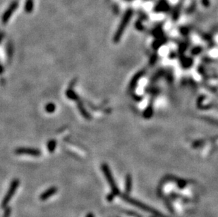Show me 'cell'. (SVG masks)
I'll use <instances>...</instances> for the list:
<instances>
[{
  "label": "cell",
  "mask_w": 218,
  "mask_h": 217,
  "mask_svg": "<svg viewBox=\"0 0 218 217\" xmlns=\"http://www.w3.org/2000/svg\"><path fill=\"white\" fill-rule=\"evenodd\" d=\"M120 196H121V199H122L124 201H125V202H127V203H129L130 204V205H131L133 206H135V207L141 209L143 210V211L149 212V213L152 214L154 215L155 217H167V216H165V215H163L162 213H160V212L155 210V209L152 208V207L145 205V204H143V202H140V201L136 200V199L132 198V197H130L129 194H126V193H123V194H120Z\"/></svg>",
  "instance_id": "cell-1"
},
{
  "label": "cell",
  "mask_w": 218,
  "mask_h": 217,
  "mask_svg": "<svg viewBox=\"0 0 218 217\" xmlns=\"http://www.w3.org/2000/svg\"><path fill=\"white\" fill-rule=\"evenodd\" d=\"M101 169H102V172H103L104 175H105V178L107 179V183L110 185V188H111V192H113L116 196H119L121 194L119 189L117 183L115 182L114 178L113 175L110 170V167L107 164H102L101 165Z\"/></svg>",
  "instance_id": "cell-2"
},
{
  "label": "cell",
  "mask_w": 218,
  "mask_h": 217,
  "mask_svg": "<svg viewBox=\"0 0 218 217\" xmlns=\"http://www.w3.org/2000/svg\"><path fill=\"white\" fill-rule=\"evenodd\" d=\"M19 184H20V181H19V179H18V178H15V179H14L11 182L10 186H9V189H8L7 190V192H6L4 199H3L2 202H1V207H2L3 209L6 208L8 206V204L9 203V202H10V200L12 199L13 196L15 194L16 190L18 189Z\"/></svg>",
  "instance_id": "cell-3"
},
{
  "label": "cell",
  "mask_w": 218,
  "mask_h": 217,
  "mask_svg": "<svg viewBox=\"0 0 218 217\" xmlns=\"http://www.w3.org/2000/svg\"><path fill=\"white\" fill-rule=\"evenodd\" d=\"M15 154H19V155L25 154V155L33 156V157H39L41 155V151L39 149H33V148L20 147L16 149Z\"/></svg>",
  "instance_id": "cell-4"
},
{
  "label": "cell",
  "mask_w": 218,
  "mask_h": 217,
  "mask_svg": "<svg viewBox=\"0 0 218 217\" xmlns=\"http://www.w3.org/2000/svg\"><path fill=\"white\" fill-rule=\"evenodd\" d=\"M57 191H58V188L55 187V186L50 187L49 188H48L47 190H46L45 191H44V192L40 195V199L42 201L47 200L49 197L53 196L54 194H56Z\"/></svg>",
  "instance_id": "cell-5"
},
{
  "label": "cell",
  "mask_w": 218,
  "mask_h": 217,
  "mask_svg": "<svg viewBox=\"0 0 218 217\" xmlns=\"http://www.w3.org/2000/svg\"><path fill=\"white\" fill-rule=\"evenodd\" d=\"M133 180L131 174H127L125 178V193L129 194L132 190Z\"/></svg>",
  "instance_id": "cell-6"
},
{
  "label": "cell",
  "mask_w": 218,
  "mask_h": 217,
  "mask_svg": "<svg viewBox=\"0 0 218 217\" xmlns=\"http://www.w3.org/2000/svg\"><path fill=\"white\" fill-rule=\"evenodd\" d=\"M121 212L122 213L125 214L126 215H127V216H131V217H143L141 215L139 214L138 213H137V212H134V211H131V210H125V209H123L121 210Z\"/></svg>",
  "instance_id": "cell-7"
},
{
  "label": "cell",
  "mask_w": 218,
  "mask_h": 217,
  "mask_svg": "<svg viewBox=\"0 0 218 217\" xmlns=\"http://www.w3.org/2000/svg\"><path fill=\"white\" fill-rule=\"evenodd\" d=\"M48 150H49L50 152H52L54 151V149H55L56 147V142L55 140H51V141L49 142L48 143Z\"/></svg>",
  "instance_id": "cell-8"
},
{
  "label": "cell",
  "mask_w": 218,
  "mask_h": 217,
  "mask_svg": "<svg viewBox=\"0 0 218 217\" xmlns=\"http://www.w3.org/2000/svg\"><path fill=\"white\" fill-rule=\"evenodd\" d=\"M12 209L9 207H6V208H4V216L3 217H9L10 216L11 214H12Z\"/></svg>",
  "instance_id": "cell-9"
},
{
  "label": "cell",
  "mask_w": 218,
  "mask_h": 217,
  "mask_svg": "<svg viewBox=\"0 0 218 217\" xmlns=\"http://www.w3.org/2000/svg\"><path fill=\"white\" fill-rule=\"evenodd\" d=\"M115 197H116V195H115L113 192H111L106 196V199L108 202H112V201H113L114 199L115 198Z\"/></svg>",
  "instance_id": "cell-10"
},
{
  "label": "cell",
  "mask_w": 218,
  "mask_h": 217,
  "mask_svg": "<svg viewBox=\"0 0 218 217\" xmlns=\"http://www.w3.org/2000/svg\"><path fill=\"white\" fill-rule=\"evenodd\" d=\"M86 217H94V215H93V214L91 213V212H90V213L86 215Z\"/></svg>",
  "instance_id": "cell-11"
},
{
  "label": "cell",
  "mask_w": 218,
  "mask_h": 217,
  "mask_svg": "<svg viewBox=\"0 0 218 217\" xmlns=\"http://www.w3.org/2000/svg\"><path fill=\"white\" fill-rule=\"evenodd\" d=\"M152 217H154V216H152Z\"/></svg>",
  "instance_id": "cell-12"
}]
</instances>
